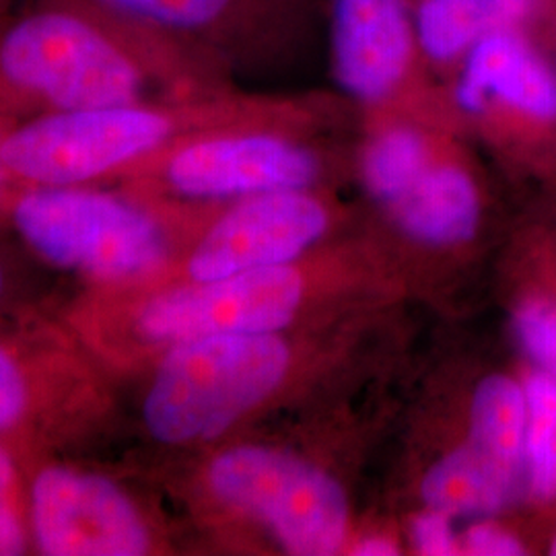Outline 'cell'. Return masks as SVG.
<instances>
[{
  "label": "cell",
  "mask_w": 556,
  "mask_h": 556,
  "mask_svg": "<svg viewBox=\"0 0 556 556\" xmlns=\"http://www.w3.org/2000/svg\"><path fill=\"white\" fill-rule=\"evenodd\" d=\"M540 25L486 36L459 60L445 91L462 116L532 160H556V60Z\"/></svg>",
  "instance_id": "cell-6"
},
{
  "label": "cell",
  "mask_w": 556,
  "mask_h": 556,
  "mask_svg": "<svg viewBox=\"0 0 556 556\" xmlns=\"http://www.w3.org/2000/svg\"><path fill=\"white\" fill-rule=\"evenodd\" d=\"M287 367V344L273 334L178 342L144 400L147 429L163 443L215 438L270 396Z\"/></svg>",
  "instance_id": "cell-3"
},
{
  "label": "cell",
  "mask_w": 556,
  "mask_h": 556,
  "mask_svg": "<svg viewBox=\"0 0 556 556\" xmlns=\"http://www.w3.org/2000/svg\"><path fill=\"white\" fill-rule=\"evenodd\" d=\"M27 406V388L20 367L0 349V429L20 420Z\"/></svg>",
  "instance_id": "cell-23"
},
{
  "label": "cell",
  "mask_w": 556,
  "mask_h": 556,
  "mask_svg": "<svg viewBox=\"0 0 556 556\" xmlns=\"http://www.w3.org/2000/svg\"><path fill=\"white\" fill-rule=\"evenodd\" d=\"M0 293H2V268H0Z\"/></svg>",
  "instance_id": "cell-30"
},
{
  "label": "cell",
  "mask_w": 556,
  "mask_h": 556,
  "mask_svg": "<svg viewBox=\"0 0 556 556\" xmlns=\"http://www.w3.org/2000/svg\"><path fill=\"white\" fill-rule=\"evenodd\" d=\"M397 548L390 542V540H383V538H371V540H365L361 542L355 551V555L363 556H392L396 555Z\"/></svg>",
  "instance_id": "cell-24"
},
{
  "label": "cell",
  "mask_w": 556,
  "mask_h": 556,
  "mask_svg": "<svg viewBox=\"0 0 556 556\" xmlns=\"http://www.w3.org/2000/svg\"><path fill=\"white\" fill-rule=\"evenodd\" d=\"M213 493L258 517L293 555H334L349 523V503L334 478L295 456L236 447L208 470Z\"/></svg>",
  "instance_id": "cell-8"
},
{
  "label": "cell",
  "mask_w": 556,
  "mask_h": 556,
  "mask_svg": "<svg viewBox=\"0 0 556 556\" xmlns=\"http://www.w3.org/2000/svg\"><path fill=\"white\" fill-rule=\"evenodd\" d=\"M25 544L15 509V470L0 447V556L20 555Z\"/></svg>",
  "instance_id": "cell-21"
},
{
  "label": "cell",
  "mask_w": 556,
  "mask_h": 556,
  "mask_svg": "<svg viewBox=\"0 0 556 556\" xmlns=\"http://www.w3.org/2000/svg\"><path fill=\"white\" fill-rule=\"evenodd\" d=\"M328 229V208L309 190L236 200L190 258L197 282L287 266Z\"/></svg>",
  "instance_id": "cell-12"
},
{
  "label": "cell",
  "mask_w": 556,
  "mask_h": 556,
  "mask_svg": "<svg viewBox=\"0 0 556 556\" xmlns=\"http://www.w3.org/2000/svg\"><path fill=\"white\" fill-rule=\"evenodd\" d=\"M418 43L433 77L447 79L486 36L542 23L551 7L536 0H410Z\"/></svg>",
  "instance_id": "cell-13"
},
{
  "label": "cell",
  "mask_w": 556,
  "mask_h": 556,
  "mask_svg": "<svg viewBox=\"0 0 556 556\" xmlns=\"http://www.w3.org/2000/svg\"><path fill=\"white\" fill-rule=\"evenodd\" d=\"M324 54L338 89L371 110H392L429 89L410 0H326Z\"/></svg>",
  "instance_id": "cell-9"
},
{
  "label": "cell",
  "mask_w": 556,
  "mask_h": 556,
  "mask_svg": "<svg viewBox=\"0 0 556 556\" xmlns=\"http://www.w3.org/2000/svg\"><path fill=\"white\" fill-rule=\"evenodd\" d=\"M227 80L101 0H13L0 13V103L38 116L153 100L160 91L215 96Z\"/></svg>",
  "instance_id": "cell-1"
},
{
  "label": "cell",
  "mask_w": 556,
  "mask_h": 556,
  "mask_svg": "<svg viewBox=\"0 0 556 556\" xmlns=\"http://www.w3.org/2000/svg\"><path fill=\"white\" fill-rule=\"evenodd\" d=\"M528 397L523 498L534 507H556V379L530 365L523 374Z\"/></svg>",
  "instance_id": "cell-19"
},
{
  "label": "cell",
  "mask_w": 556,
  "mask_h": 556,
  "mask_svg": "<svg viewBox=\"0 0 556 556\" xmlns=\"http://www.w3.org/2000/svg\"><path fill=\"white\" fill-rule=\"evenodd\" d=\"M301 298L303 282L293 268L248 270L161 295L142 309L140 330L161 342L273 334L293 319Z\"/></svg>",
  "instance_id": "cell-10"
},
{
  "label": "cell",
  "mask_w": 556,
  "mask_h": 556,
  "mask_svg": "<svg viewBox=\"0 0 556 556\" xmlns=\"http://www.w3.org/2000/svg\"><path fill=\"white\" fill-rule=\"evenodd\" d=\"M546 553L556 556V528L548 534V540H546Z\"/></svg>",
  "instance_id": "cell-26"
},
{
  "label": "cell",
  "mask_w": 556,
  "mask_h": 556,
  "mask_svg": "<svg viewBox=\"0 0 556 556\" xmlns=\"http://www.w3.org/2000/svg\"><path fill=\"white\" fill-rule=\"evenodd\" d=\"M151 163L167 190L194 200L312 190L326 169L319 149L285 130L217 122L178 140Z\"/></svg>",
  "instance_id": "cell-7"
},
{
  "label": "cell",
  "mask_w": 556,
  "mask_h": 556,
  "mask_svg": "<svg viewBox=\"0 0 556 556\" xmlns=\"http://www.w3.org/2000/svg\"><path fill=\"white\" fill-rule=\"evenodd\" d=\"M7 132L9 130H4L2 126H0V199H2V194H4V190H7V186H9V181H11V174H9V169H7V165H4V160H2V142H4V137H7Z\"/></svg>",
  "instance_id": "cell-25"
},
{
  "label": "cell",
  "mask_w": 556,
  "mask_h": 556,
  "mask_svg": "<svg viewBox=\"0 0 556 556\" xmlns=\"http://www.w3.org/2000/svg\"><path fill=\"white\" fill-rule=\"evenodd\" d=\"M536 2H540L542 7H553V2H555V0H536Z\"/></svg>",
  "instance_id": "cell-29"
},
{
  "label": "cell",
  "mask_w": 556,
  "mask_h": 556,
  "mask_svg": "<svg viewBox=\"0 0 556 556\" xmlns=\"http://www.w3.org/2000/svg\"><path fill=\"white\" fill-rule=\"evenodd\" d=\"M528 397L521 379L495 374L478 383L470 408V445L523 482Z\"/></svg>",
  "instance_id": "cell-16"
},
{
  "label": "cell",
  "mask_w": 556,
  "mask_h": 556,
  "mask_svg": "<svg viewBox=\"0 0 556 556\" xmlns=\"http://www.w3.org/2000/svg\"><path fill=\"white\" fill-rule=\"evenodd\" d=\"M236 101L119 105L54 112L11 128L2 160L25 186H85L160 157L178 140L197 132L192 124H213L239 114Z\"/></svg>",
  "instance_id": "cell-2"
},
{
  "label": "cell",
  "mask_w": 556,
  "mask_h": 556,
  "mask_svg": "<svg viewBox=\"0 0 556 556\" xmlns=\"http://www.w3.org/2000/svg\"><path fill=\"white\" fill-rule=\"evenodd\" d=\"M31 517L43 555L139 556L149 551V532L132 501L98 475L43 470L34 482Z\"/></svg>",
  "instance_id": "cell-11"
},
{
  "label": "cell",
  "mask_w": 556,
  "mask_h": 556,
  "mask_svg": "<svg viewBox=\"0 0 556 556\" xmlns=\"http://www.w3.org/2000/svg\"><path fill=\"white\" fill-rule=\"evenodd\" d=\"M450 516L429 509L427 514L418 516L413 523V542L417 546L420 555L427 556H447L457 555V542L452 526H450Z\"/></svg>",
  "instance_id": "cell-22"
},
{
  "label": "cell",
  "mask_w": 556,
  "mask_h": 556,
  "mask_svg": "<svg viewBox=\"0 0 556 556\" xmlns=\"http://www.w3.org/2000/svg\"><path fill=\"white\" fill-rule=\"evenodd\" d=\"M13 0H0V13H4L9 7H11Z\"/></svg>",
  "instance_id": "cell-28"
},
{
  "label": "cell",
  "mask_w": 556,
  "mask_h": 556,
  "mask_svg": "<svg viewBox=\"0 0 556 556\" xmlns=\"http://www.w3.org/2000/svg\"><path fill=\"white\" fill-rule=\"evenodd\" d=\"M13 219L43 258L96 277H137L165 256L163 231L147 211L85 186H27Z\"/></svg>",
  "instance_id": "cell-5"
},
{
  "label": "cell",
  "mask_w": 556,
  "mask_h": 556,
  "mask_svg": "<svg viewBox=\"0 0 556 556\" xmlns=\"http://www.w3.org/2000/svg\"><path fill=\"white\" fill-rule=\"evenodd\" d=\"M420 493L445 516H493L523 498V482L466 443L425 475Z\"/></svg>",
  "instance_id": "cell-15"
},
{
  "label": "cell",
  "mask_w": 556,
  "mask_h": 556,
  "mask_svg": "<svg viewBox=\"0 0 556 556\" xmlns=\"http://www.w3.org/2000/svg\"><path fill=\"white\" fill-rule=\"evenodd\" d=\"M532 275L523 278L511 309L514 332L530 363L556 379V245H532Z\"/></svg>",
  "instance_id": "cell-18"
},
{
  "label": "cell",
  "mask_w": 556,
  "mask_h": 556,
  "mask_svg": "<svg viewBox=\"0 0 556 556\" xmlns=\"http://www.w3.org/2000/svg\"><path fill=\"white\" fill-rule=\"evenodd\" d=\"M441 153L435 135L417 122H381L361 153V178L374 199L390 206Z\"/></svg>",
  "instance_id": "cell-17"
},
{
  "label": "cell",
  "mask_w": 556,
  "mask_h": 556,
  "mask_svg": "<svg viewBox=\"0 0 556 556\" xmlns=\"http://www.w3.org/2000/svg\"><path fill=\"white\" fill-rule=\"evenodd\" d=\"M466 553L475 556H521L530 553L523 536L497 521L477 523L466 534Z\"/></svg>",
  "instance_id": "cell-20"
},
{
  "label": "cell",
  "mask_w": 556,
  "mask_h": 556,
  "mask_svg": "<svg viewBox=\"0 0 556 556\" xmlns=\"http://www.w3.org/2000/svg\"><path fill=\"white\" fill-rule=\"evenodd\" d=\"M546 17L551 21H555V29H556V2H553V7L548 9V13H546Z\"/></svg>",
  "instance_id": "cell-27"
},
{
  "label": "cell",
  "mask_w": 556,
  "mask_h": 556,
  "mask_svg": "<svg viewBox=\"0 0 556 556\" xmlns=\"http://www.w3.org/2000/svg\"><path fill=\"white\" fill-rule=\"evenodd\" d=\"M415 239L450 245L475 238L482 215L477 178L443 149L415 184L388 206Z\"/></svg>",
  "instance_id": "cell-14"
},
{
  "label": "cell",
  "mask_w": 556,
  "mask_h": 556,
  "mask_svg": "<svg viewBox=\"0 0 556 556\" xmlns=\"http://www.w3.org/2000/svg\"><path fill=\"white\" fill-rule=\"evenodd\" d=\"M223 75L324 54L326 0H101Z\"/></svg>",
  "instance_id": "cell-4"
}]
</instances>
